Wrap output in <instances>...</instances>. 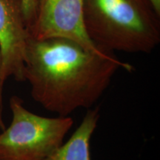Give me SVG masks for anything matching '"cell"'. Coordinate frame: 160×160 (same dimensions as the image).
Here are the masks:
<instances>
[{
    "label": "cell",
    "mask_w": 160,
    "mask_h": 160,
    "mask_svg": "<svg viewBox=\"0 0 160 160\" xmlns=\"http://www.w3.org/2000/svg\"><path fill=\"white\" fill-rule=\"evenodd\" d=\"M28 32L22 0H0V117L3 90L10 77L24 82L25 53Z\"/></svg>",
    "instance_id": "5b68a950"
},
{
    "label": "cell",
    "mask_w": 160,
    "mask_h": 160,
    "mask_svg": "<svg viewBox=\"0 0 160 160\" xmlns=\"http://www.w3.org/2000/svg\"><path fill=\"white\" fill-rule=\"evenodd\" d=\"M12 120L0 133V160H45L62 145L71 117H46L30 111L17 96L10 99Z\"/></svg>",
    "instance_id": "3957f363"
},
{
    "label": "cell",
    "mask_w": 160,
    "mask_h": 160,
    "mask_svg": "<svg viewBox=\"0 0 160 160\" xmlns=\"http://www.w3.org/2000/svg\"><path fill=\"white\" fill-rule=\"evenodd\" d=\"M0 68H1V53H0Z\"/></svg>",
    "instance_id": "30bf717a"
},
{
    "label": "cell",
    "mask_w": 160,
    "mask_h": 160,
    "mask_svg": "<svg viewBox=\"0 0 160 160\" xmlns=\"http://www.w3.org/2000/svg\"><path fill=\"white\" fill-rule=\"evenodd\" d=\"M99 117V108L88 109L70 139L45 160H91L90 143Z\"/></svg>",
    "instance_id": "8992f818"
},
{
    "label": "cell",
    "mask_w": 160,
    "mask_h": 160,
    "mask_svg": "<svg viewBox=\"0 0 160 160\" xmlns=\"http://www.w3.org/2000/svg\"><path fill=\"white\" fill-rule=\"evenodd\" d=\"M83 22L106 51L149 53L160 42V13L151 0H84Z\"/></svg>",
    "instance_id": "7a4b0ae2"
},
{
    "label": "cell",
    "mask_w": 160,
    "mask_h": 160,
    "mask_svg": "<svg viewBox=\"0 0 160 160\" xmlns=\"http://www.w3.org/2000/svg\"><path fill=\"white\" fill-rule=\"evenodd\" d=\"M83 5L84 0H39L35 20L28 30V36L36 39L65 38L90 51H101L86 33Z\"/></svg>",
    "instance_id": "277c9868"
},
{
    "label": "cell",
    "mask_w": 160,
    "mask_h": 160,
    "mask_svg": "<svg viewBox=\"0 0 160 160\" xmlns=\"http://www.w3.org/2000/svg\"><path fill=\"white\" fill-rule=\"evenodd\" d=\"M155 8L160 13V0H151Z\"/></svg>",
    "instance_id": "ba28073f"
},
{
    "label": "cell",
    "mask_w": 160,
    "mask_h": 160,
    "mask_svg": "<svg viewBox=\"0 0 160 160\" xmlns=\"http://www.w3.org/2000/svg\"><path fill=\"white\" fill-rule=\"evenodd\" d=\"M0 128L2 129V130L5 128V125H4V123H3V120H2V119H1V118H0Z\"/></svg>",
    "instance_id": "9c48e42d"
},
{
    "label": "cell",
    "mask_w": 160,
    "mask_h": 160,
    "mask_svg": "<svg viewBox=\"0 0 160 160\" xmlns=\"http://www.w3.org/2000/svg\"><path fill=\"white\" fill-rule=\"evenodd\" d=\"M133 66L114 52L90 51L61 37H28L24 78L33 100L58 117H70L79 108H91L109 87L119 69Z\"/></svg>",
    "instance_id": "6da1fadb"
},
{
    "label": "cell",
    "mask_w": 160,
    "mask_h": 160,
    "mask_svg": "<svg viewBox=\"0 0 160 160\" xmlns=\"http://www.w3.org/2000/svg\"><path fill=\"white\" fill-rule=\"evenodd\" d=\"M27 29L32 25L37 14L39 0H22Z\"/></svg>",
    "instance_id": "52a82bcc"
}]
</instances>
